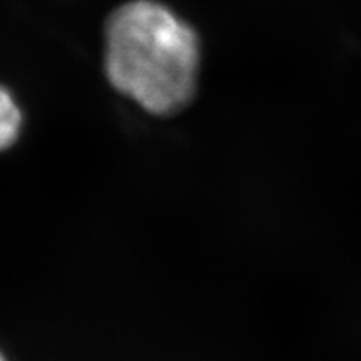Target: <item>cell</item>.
<instances>
[{
  "mask_svg": "<svg viewBox=\"0 0 361 361\" xmlns=\"http://www.w3.org/2000/svg\"><path fill=\"white\" fill-rule=\"evenodd\" d=\"M20 111L13 102L11 94L0 87V151L11 146L19 135L20 129Z\"/></svg>",
  "mask_w": 361,
  "mask_h": 361,
  "instance_id": "7a4b0ae2",
  "label": "cell"
},
{
  "mask_svg": "<svg viewBox=\"0 0 361 361\" xmlns=\"http://www.w3.org/2000/svg\"><path fill=\"white\" fill-rule=\"evenodd\" d=\"M200 39L186 22L156 2L119 7L106 27L111 84L157 116L174 114L196 94Z\"/></svg>",
  "mask_w": 361,
  "mask_h": 361,
  "instance_id": "6da1fadb",
  "label": "cell"
},
{
  "mask_svg": "<svg viewBox=\"0 0 361 361\" xmlns=\"http://www.w3.org/2000/svg\"><path fill=\"white\" fill-rule=\"evenodd\" d=\"M0 361H4V360H2V356H0Z\"/></svg>",
  "mask_w": 361,
  "mask_h": 361,
  "instance_id": "3957f363",
  "label": "cell"
}]
</instances>
